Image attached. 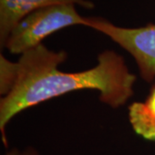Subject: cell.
Instances as JSON below:
<instances>
[{
    "instance_id": "5b68a950",
    "label": "cell",
    "mask_w": 155,
    "mask_h": 155,
    "mask_svg": "<svg viewBox=\"0 0 155 155\" xmlns=\"http://www.w3.org/2000/svg\"><path fill=\"white\" fill-rule=\"evenodd\" d=\"M134 132L147 140H155V85L144 103L135 102L128 108Z\"/></svg>"
},
{
    "instance_id": "8992f818",
    "label": "cell",
    "mask_w": 155,
    "mask_h": 155,
    "mask_svg": "<svg viewBox=\"0 0 155 155\" xmlns=\"http://www.w3.org/2000/svg\"><path fill=\"white\" fill-rule=\"evenodd\" d=\"M21 155H41L33 147H28L25 151L21 152Z\"/></svg>"
},
{
    "instance_id": "277c9868",
    "label": "cell",
    "mask_w": 155,
    "mask_h": 155,
    "mask_svg": "<svg viewBox=\"0 0 155 155\" xmlns=\"http://www.w3.org/2000/svg\"><path fill=\"white\" fill-rule=\"evenodd\" d=\"M59 4H74L85 9L94 8V4L90 0H0L1 48H5L10 34L23 17L38 9Z\"/></svg>"
},
{
    "instance_id": "7a4b0ae2",
    "label": "cell",
    "mask_w": 155,
    "mask_h": 155,
    "mask_svg": "<svg viewBox=\"0 0 155 155\" xmlns=\"http://www.w3.org/2000/svg\"><path fill=\"white\" fill-rule=\"evenodd\" d=\"M73 25H87L74 4L46 6L29 13L16 25L6 41L5 48L14 54H22L41 44L46 37Z\"/></svg>"
},
{
    "instance_id": "52a82bcc",
    "label": "cell",
    "mask_w": 155,
    "mask_h": 155,
    "mask_svg": "<svg viewBox=\"0 0 155 155\" xmlns=\"http://www.w3.org/2000/svg\"><path fill=\"white\" fill-rule=\"evenodd\" d=\"M5 155H21V152L17 149H13L11 150V152L7 153Z\"/></svg>"
},
{
    "instance_id": "6da1fadb",
    "label": "cell",
    "mask_w": 155,
    "mask_h": 155,
    "mask_svg": "<svg viewBox=\"0 0 155 155\" xmlns=\"http://www.w3.org/2000/svg\"><path fill=\"white\" fill-rule=\"evenodd\" d=\"M67 59L64 51L54 52L44 45L21 54L17 62L0 57V131L7 146L5 127L14 116L29 107L80 90H96L100 100L112 108L126 104L134 94L136 77L122 56L107 50L93 68L64 72L58 68Z\"/></svg>"
},
{
    "instance_id": "3957f363",
    "label": "cell",
    "mask_w": 155,
    "mask_h": 155,
    "mask_svg": "<svg viewBox=\"0 0 155 155\" xmlns=\"http://www.w3.org/2000/svg\"><path fill=\"white\" fill-rule=\"evenodd\" d=\"M86 27L105 35L128 52L136 61L141 78H155V24L139 28L120 27L102 17H87Z\"/></svg>"
}]
</instances>
